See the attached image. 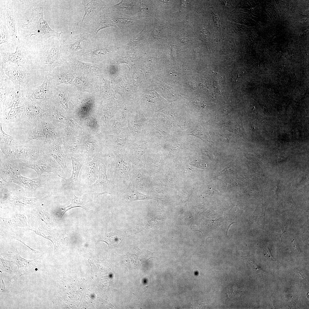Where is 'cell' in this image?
Instances as JSON below:
<instances>
[{
	"label": "cell",
	"mask_w": 309,
	"mask_h": 309,
	"mask_svg": "<svg viewBox=\"0 0 309 309\" xmlns=\"http://www.w3.org/2000/svg\"><path fill=\"white\" fill-rule=\"evenodd\" d=\"M5 75L13 82L15 87L30 91L36 87L38 76L42 75L37 71L13 64L0 65Z\"/></svg>",
	"instance_id": "3"
},
{
	"label": "cell",
	"mask_w": 309,
	"mask_h": 309,
	"mask_svg": "<svg viewBox=\"0 0 309 309\" xmlns=\"http://www.w3.org/2000/svg\"><path fill=\"white\" fill-rule=\"evenodd\" d=\"M50 80L49 74H45L42 84L30 92L27 99L41 106L48 107L51 93Z\"/></svg>",
	"instance_id": "11"
},
{
	"label": "cell",
	"mask_w": 309,
	"mask_h": 309,
	"mask_svg": "<svg viewBox=\"0 0 309 309\" xmlns=\"http://www.w3.org/2000/svg\"><path fill=\"white\" fill-rule=\"evenodd\" d=\"M97 1L94 0H83L82 4L83 5L85 13L82 21L83 22L86 18L93 13L96 9Z\"/></svg>",
	"instance_id": "25"
},
{
	"label": "cell",
	"mask_w": 309,
	"mask_h": 309,
	"mask_svg": "<svg viewBox=\"0 0 309 309\" xmlns=\"http://www.w3.org/2000/svg\"><path fill=\"white\" fill-rule=\"evenodd\" d=\"M18 161L5 156L1 160L0 178L7 183L12 182L20 174Z\"/></svg>",
	"instance_id": "13"
},
{
	"label": "cell",
	"mask_w": 309,
	"mask_h": 309,
	"mask_svg": "<svg viewBox=\"0 0 309 309\" xmlns=\"http://www.w3.org/2000/svg\"><path fill=\"white\" fill-rule=\"evenodd\" d=\"M0 271L6 272L11 274L12 271L10 268L11 263L12 262L4 259L0 255Z\"/></svg>",
	"instance_id": "30"
},
{
	"label": "cell",
	"mask_w": 309,
	"mask_h": 309,
	"mask_svg": "<svg viewBox=\"0 0 309 309\" xmlns=\"http://www.w3.org/2000/svg\"><path fill=\"white\" fill-rule=\"evenodd\" d=\"M105 239V240L101 241L106 243L108 245H113L116 246L119 245L122 241V235L119 231L116 230L109 233L106 237Z\"/></svg>",
	"instance_id": "24"
},
{
	"label": "cell",
	"mask_w": 309,
	"mask_h": 309,
	"mask_svg": "<svg viewBox=\"0 0 309 309\" xmlns=\"http://www.w3.org/2000/svg\"><path fill=\"white\" fill-rule=\"evenodd\" d=\"M241 294V289L237 285L235 284L229 287V291L226 294V295L229 299H232L237 298H239L240 299V296Z\"/></svg>",
	"instance_id": "29"
},
{
	"label": "cell",
	"mask_w": 309,
	"mask_h": 309,
	"mask_svg": "<svg viewBox=\"0 0 309 309\" xmlns=\"http://www.w3.org/2000/svg\"><path fill=\"white\" fill-rule=\"evenodd\" d=\"M0 144L7 145H19L18 142L15 138L7 134L3 130L1 124L0 123Z\"/></svg>",
	"instance_id": "26"
},
{
	"label": "cell",
	"mask_w": 309,
	"mask_h": 309,
	"mask_svg": "<svg viewBox=\"0 0 309 309\" xmlns=\"http://www.w3.org/2000/svg\"><path fill=\"white\" fill-rule=\"evenodd\" d=\"M90 193L98 195L105 193L113 194L118 190L117 186L112 179H108L106 167L103 164H99L96 179L95 182L88 187Z\"/></svg>",
	"instance_id": "7"
},
{
	"label": "cell",
	"mask_w": 309,
	"mask_h": 309,
	"mask_svg": "<svg viewBox=\"0 0 309 309\" xmlns=\"http://www.w3.org/2000/svg\"><path fill=\"white\" fill-rule=\"evenodd\" d=\"M41 175L36 178H29L20 175L15 178L12 182L26 190L34 191L45 186V179Z\"/></svg>",
	"instance_id": "18"
},
{
	"label": "cell",
	"mask_w": 309,
	"mask_h": 309,
	"mask_svg": "<svg viewBox=\"0 0 309 309\" xmlns=\"http://www.w3.org/2000/svg\"><path fill=\"white\" fill-rule=\"evenodd\" d=\"M73 192L74 197L70 204L66 207L59 208L58 210L60 219L68 211L72 208L80 207L86 210L87 209L90 201V193H86L79 197L76 196Z\"/></svg>",
	"instance_id": "20"
},
{
	"label": "cell",
	"mask_w": 309,
	"mask_h": 309,
	"mask_svg": "<svg viewBox=\"0 0 309 309\" xmlns=\"http://www.w3.org/2000/svg\"><path fill=\"white\" fill-rule=\"evenodd\" d=\"M24 105L7 108L0 112V123H17L23 112Z\"/></svg>",
	"instance_id": "19"
},
{
	"label": "cell",
	"mask_w": 309,
	"mask_h": 309,
	"mask_svg": "<svg viewBox=\"0 0 309 309\" xmlns=\"http://www.w3.org/2000/svg\"><path fill=\"white\" fill-rule=\"evenodd\" d=\"M42 47L31 63L32 69L44 76L62 63L58 39L49 38L42 42Z\"/></svg>",
	"instance_id": "1"
},
{
	"label": "cell",
	"mask_w": 309,
	"mask_h": 309,
	"mask_svg": "<svg viewBox=\"0 0 309 309\" xmlns=\"http://www.w3.org/2000/svg\"><path fill=\"white\" fill-rule=\"evenodd\" d=\"M10 199V201L15 205H33L39 199L37 198H27L19 193L13 195Z\"/></svg>",
	"instance_id": "23"
},
{
	"label": "cell",
	"mask_w": 309,
	"mask_h": 309,
	"mask_svg": "<svg viewBox=\"0 0 309 309\" xmlns=\"http://www.w3.org/2000/svg\"><path fill=\"white\" fill-rule=\"evenodd\" d=\"M43 9L41 6L33 7L31 19L28 20L27 24L23 23L22 27L28 31L27 34L30 38L35 35L41 42L52 37L60 38L62 32H56L50 27L44 18Z\"/></svg>",
	"instance_id": "4"
},
{
	"label": "cell",
	"mask_w": 309,
	"mask_h": 309,
	"mask_svg": "<svg viewBox=\"0 0 309 309\" xmlns=\"http://www.w3.org/2000/svg\"><path fill=\"white\" fill-rule=\"evenodd\" d=\"M0 108L4 102L11 92L14 88L11 81L5 75L2 68H0Z\"/></svg>",
	"instance_id": "21"
},
{
	"label": "cell",
	"mask_w": 309,
	"mask_h": 309,
	"mask_svg": "<svg viewBox=\"0 0 309 309\" xmlns=\"http://www.w3.org/2000/svg\"><path fill=\"white\" fill-rule=\"evenodd\" d=\"M21 166L34 170L39 176L44 173H58L62 169L59 164L51 157L45 155L42 158L36 161L27 163H21Z\"/></svg>",
	"instance_id": "10"
},
{
	"label": "cell",
	"mask_w": 309,
	"mask_h": 309,
	"mask_svg": "<svg viewBox=\"0 0 309 309\" xmlns=\"http://www.w3.org/2000/svg\"><path fill=\"white\" fill-rule=\"evenodd\" d=\"M116 26L114 22L109 17H105L101 19L98 27V31L101 29L110 26Z\"/></svg>",
	"instance_id": "31"
},
{
	"label": "cell",
	"mask_w": 309,
	"mask_h": 309,
	"mask_svg": "<svg viewBox=\"0 0 309 309\" xmlns=\"http://www.w3.org/2000/svg\"><path fill=\"white\" fill-rule=\"evenodd\" d=\"M16 253L13 257V262L17 266V272L19 276L32 273L35 270V261L40 257L29 260L20 256L17 249Z\"/></svg>",
	"instance_id": "17"
},
{
	"label": "cell",
	"mask_w": 309,
	"mask_h": 309,
	"mask_svg": "<svg viewBox=\"0 0 309 309\" xmlns=\"http://www.w3.org/2000/svg\"><path fill=\"white\" fill-rule=\"evenodd\" d=\"M293 242L294 244V247H295L297 251L299 252V251H300V250L299 249L298 243L297 242H296L295 241H294H294H293Z\"/></svg>",
	"instance_id": "33"
},
{
	"label": "cell",
	"mask_w": 309,
	"mask_h": 309,
	"mask_svg": "<svg viewBox=\"0 0 309 309\" xmlns=\"http://www.w3.org/2000/svg\"><path fill=\"white\" fill-rule=\"evenodd\" d=\"M28 94L27 91L15 87L10 92L3 106L0 108V112L7 108L24 105L27 99Z\"/></svg>",
	"instance_id": "16"
},
{
	"label": "cell",
	"mask_w": 309,
	"mask_h": 309,
	"mask_svg": "<svg viewBox=\"0 0 309 309\" xmlns=\"http://www.w3.org/2000/svg\"><path fill=\"white\" fill-rule=\"evenodd\" d=\"M1 279L2 282V286L1 288V291L2 292H4L6 290L5 284L3 280L2 277H1Z\"/></svg>",
	"instance_id": "34"
},
{
	"label": "cell",
	"mask_w": 309,
	"mask_h": 309,
	"mask_svg": "<svg viewBox=\"0 0 309 309\" xmlns=\"http://www.w3.org/2000/svg\"><path fill=\"white\" fill-rule=\"evenodd\" d=\"M99 165L94 158L83 163L79 174V183L88 187L92 184L96 179Z\"/></svg>",
	"instance_id": "14"
},
{
	"label": "cell",
	"mask_w": 309,
	"mask_h": 309,
	"mask_svg": "<svg viewBox=\"0 0 309 309\" xmlns=\"http://www.w3.org/2000/svg\"><path fill=\"white\" fill-rule=\"evenodd\" d=\"M72 170L70 177L68 179L58 176L62 178V186L63 189L65 190H72L73 192L76 190L79 183V176L83 164V162L80 160L74 158L71 156Z\"/></svg>",
	"instance_id": "15"
},
{
	"label": "cell",
	"mask_w": 309,
	"mask_h": 309,
	"mask_svg": "<svg viewBox=\"0 0 309 309\" xmlns=\"http://www.w3.org/2000/svg\"><path fill=\"white\" fill-rule=\"evenodd\" d=\"M84 39H85L84 38L81 37L70 42L64 41L62 45H64L68 47L72 51H76L82 49L81 43Z\"/></svg>",
	"instance_id": "28"
},
{
	"label": "cell",
	"mask_w": 309,
	"mask_h": 309,
	"mask_svg": "<svg viewBox=\"0 0 309 309\" xmlns=\"http://www.w3.org/2000/svg\"><path fill=\"white\" fill-rule=\"evenodd\" d=\"M108 52L106 49H97L91 52L90 54L92 55H100L106 53Z\"/></svg>",
	"instance_id": "32"
},
{
	"label": "cell",
	"mask_w": 309,
	"mask_h": 309,
	"mask_svg": "<svg viewBox=\"0 0 309 309\" xmlns=\"http://www.w3.org/2000/svg\"><path fill=\"white\" fill-rule=\"evenodd\" d=\"M29 128L25 133L26 138L24 144L33 140L47 141L51 140L57 134L47 119Z\"/></svg>",
	"instance_id": "8"
},
{
	"label": "cell",
	"mask_w": 309,
	"mask_h": 309,
	"mask_svg": "<svg viewBox=\"0 0 309 309\" xmlns=\"http://www.w3.org/2000/svg\"><path fill=\"white\" fill-rule=\"evenodd\" d=\"M0 23L7 27L9 33L11 42L15 45L20 42L17 23L16 10L11 1H6L1 10Z\"/></svg>",
	"instance_id": "5"
},
{
	"label": "cell",
	"mask_w": 309,
	"mask_h": 309,
	"mask_svg": "<svg viewBox=\"0 0 309 309\" xmlns=\"http://www.w3.org/2000/svg\"><path fill=\"white\" fill-rule=\"evenodd\" d=\"M11 42L10 36L8 29L5 25L0 23V44H8Z\"/></svg>",
	"instance_id": "27"
},
{
	"label": "cell",
	"mask_w": 309,
	"mask_h": 309,
	"mask_svg": "<svg viewBox=\"0 0 309 309\" xmlns=\"http://www.w3.org/2000/svg\"><path fill=\"white\" fill-rule=\"evenodd\" d=\"M133 183L130 181L129 185L125 193V195L128 201H131L138 200L152 199L161 200L159 198L146 195L139 192L135 187Z\"/></svg>",
	"instance_id": "22"
},
{
	"label": "cell",
	"mask_w": 309,
	"mask_h": 309,
	"mask_svg": "<svg viewBox=\"0 0 309 309\" xmlns=\"http://www.w3.org/2000/svg\"><path fill=\"white\" fill-rule=\"evenodd\" d=\"M24 106L23 111L18 125L26 124L27 126L29 124L30 127L47 119L48 107L41 106L28 99Z\"/></svg>",
	"instance_id": "6"
},
{
	"label": "cell",
	"mask_w": 309,
	"mask_h": 309,
	"mask_svg": "<svg viewBox=\"0 0 309 309\" xmlns=\"http://www.w3.org/2000/svg\"><path fill=\"white\" fill-rule=\"evenodd\" d=\"M43 150L45 155L53 157L61 167L66 175L70 172L67 166L65 156L58 142L50 140L43 142Z\"/></svg>",
	"instance_id": "12"
},
{
	"label": "cell",
	"mask_w": 309,
	"mask_h": 309,
	"mask_svg": "<svg viewBox=\"0 0 309 309\" xmlns=\"http://www.w3.org/2000/svg\"><path fill=\"white\" fill-rule=\"evenodd\" d=\"M5 64H14L32 69L29 54L24 47L19 44L17 45L14 52L0 50V65Z\"/></svg>",
	"instance_id": "9"
},
{
	"label": "cell",
	"mask_w": 309,
	"mask_h": 309,
	"mask_svg": "<svg viewBox=\"0 0 309 309\" xmlns=\"http://www.w3.org/2000/svg\"><path fill=\"white\" fill-rule=\"evenodd\" d=\"M30 141L15 145L0 144V150L5 156L16 160L20 163H27L38 160L45 155L43 150V142L35 143Z\"/></svg>",
	"instance_id": "2"
}]
</instances>
